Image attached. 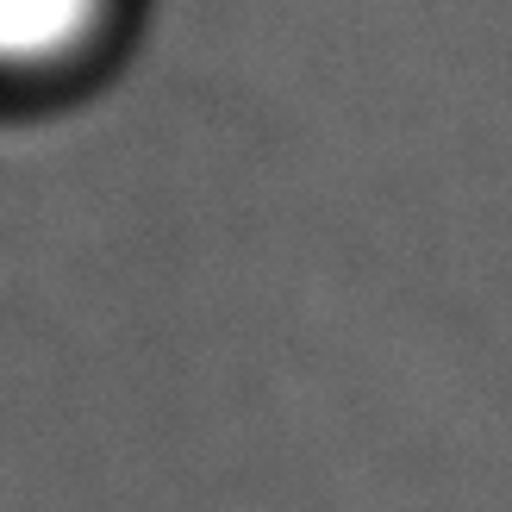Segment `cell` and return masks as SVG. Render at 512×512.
Returning a JSON list of instances; mask_svg holds the SVG:
<instances>
[{
    "label": "cell",
    "mask_w": 512,
    "mask_h": 512,
    "mask_svg": "<svg viewBox=\"0 0 512 512\" xmlns=\"http://www.w3.org/2000/svg\"><path fill=\"white\" fill-rule=\"evenodd\" d=\"M107 19V0H0V69H50Z\"/></svg>",
    "instance_id": "obj_1"
}]
</instances>
